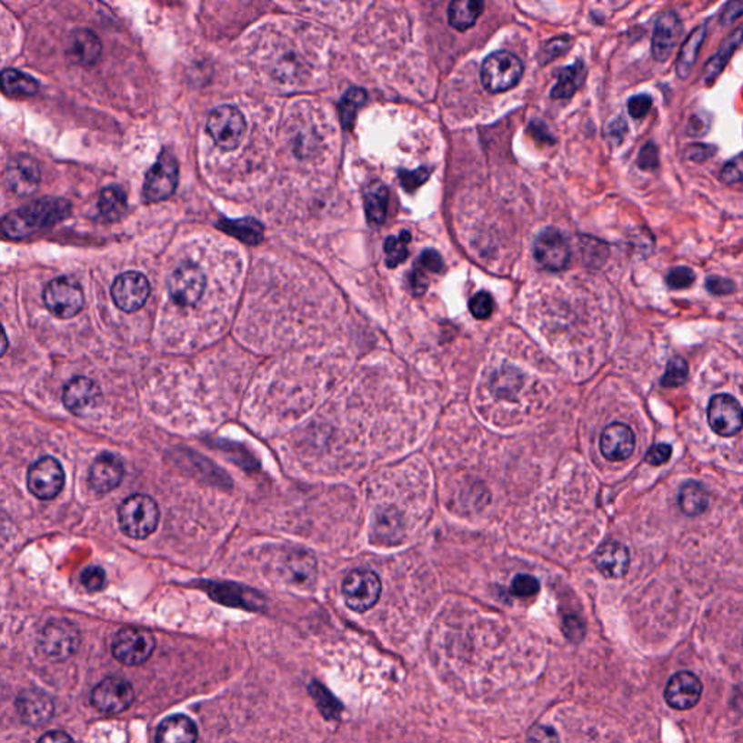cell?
<instances>
[{
    "mask_svg": "<svg viewBox=\"0 0 743 743\" xmlns=\"http://www.w3.org/2000/svg\"><path fill=\"white\" fill-rule=\"evenodd\" d=\"M366 99V90L362 89V87H350L343 95L340 104H338V112H340L341 126L345 130H352L356 123V115H357V112L362 108Z\"/></svg>",
    "mask_w": 743,
    "mask_h": 743,
    "instance_id": "cell-36",
    "label": "cell"
},
{
    "mask_svg": "<svg viewBox=\"0 0 743 743\" xmlns=\"http://www.w3.org/2000/svg\"><path fill=\"white\" fill-rule=\"evenodd\" d=\"M218 228L250 246L259 245L265 237L262 224L253 218L219 219Z\"/></svg>",
    "mask_w": 743,
    "mask_h": 743,
    "instance_id": "cell-29",
    "label": "cell"
},
{
    "mask_svg": "<svg viewBox=\"0 0 743 743\" xmlns=\"http://www.w3.org/2000/svg\"><path fill=\"white\" fill-rule=\"evenodd\" d=\"M530 133H532L533 136L537 138V140L540 138V140L547 141V143H552L553 141L552 136H550V134L546 130V126H543L542 123H539V121L532 123V126H530Z\"/></svg>",
    "mask_w": 743,
    "mask_h": 743,
    "instance_id": "cell-62",
    "label": "cell"
},
{
    "mask_svg": "<svg viewBox=\"0 0 743 743\" xmlns=\"http://www.w3.org/2000/svg\"><path fill=\"white\" fill-rule=\"evenodd\" d=\"M41 180L40 166L26 155L11 158L5 170V184L19 196H29L38 189Z\"/></svg>",
    "mask_w": 743,
    "mask_h": 743,
    "instance_id": "cell-17",
    "label": "cell"
},
{
    "mask_svg": "<svg viewBox=\"0 0 743 743\" xmlns=\"http://www.w3.org/2000/svg\"><path fill=\"white\" fill-rule=\"evenodd\" d=\"M711 115L706 111H697L688 116L686 124V134L691 138H701L710 131Z\"/></svg>",
    "mask_w": 743,
    "mask_h": 743,
    "instance_id": "cell-44",
    "label": "cell"
},
{
    "mask_svg": "<svg viewBox=\"0 0 743 743\" xmlns=\"http://www.w3.org/2000/svg\"><path fill=\"white\" fill-rule=\"evenodd\" d=\"M206 130L219 148L233 151L245 138L246 119L236 106L221 105L209 114Z\"/></svg>",
    "mask_w": 743,
    "mask_h": 743,
    "instance_id": "cell-6",
    "label": "cell"
},
{
    "mask_svg": "<svg viewBox=\"0 0 743 743\" xmlns=\"http://www.w3.org/2000/svg\"><path fill=\"white\" fill-rule=\"evenodd\" d=\"M411 241V234L408 231H401L397 237H388L385 240V263L389 269H396L398 265L406 262L408 257V243Z\"/></svg>",
    "mask_w": 743,
    "mask_h": 743,
    "instance_id": "cell-38",
    "label": "cell"
},
{
    "mask_svg": "<svg viewBox=\"0 0 743 743\" xmlns=\"http://www.w3.org/2000/svg\"><path fill=\"white\" fill-rule=\"evenodd\" d=\"M665 282L672 291H681L693 286L696 282V272L689 266H676L669 270Z\"/></svg>",
    "mask_w": 743,
    "mask_h": 743,
    "instance_id": "cell-42",
    "label": "cell"
},
{
    "mask_svg": "<svg viewBox=\"0 0 743 743\" xmlns=\"http://www.w3.org/2000/svg\"><path fill=\"white\" fill-rule=\"evenodd\" d=\"M708 421L713 433L722 437L737 436L743 428V408L735 397L718 394L711 397Z\"/></svg>",
    "mask_w": 743,
    "mask_h": 743,
    "instance_id": "cell-11",
    "label": "cell"
},
{
    "mask_svg": "<svg viewBox=\"0 0 743 743\" xmlns=\"http://www.w3.org/2000/svg\"><path fill=\"white\" fill-rule=\"evenodd\" d=\"M43 298L48 311L62 320L77 316L85 306L82 286L73 277L60 276L51 280L44 289Z\"/></svg>",
    "mask_w": 743,
    "mask_h": 743,
    "instance_id": "cell-5",
    "label": "cell"
},
{
    "mask_svg": "<svg viewBox=\"0 0 743 743\" xmlns=\"http://www.w3.org/2000/svg\"><path fill=\"white\" fill-rule=\"evenodd\" d=\"M682 31V21L676 11H665L658 16L652 34V57L655 62H668L678 45Z\"/></svg>",
    "mask_w": 743,
    "mask_h": 743,
    "instance_id": "cell-16",
    "label": "cell"
},
{
    "mask_svg": "<svg viewBox=\"0 0 743 743\" xmlns=\"http://www.w3.org/2000/svg\"><path fill=\"white\" fill-rule=\"evenodd\" d=\"M403 517L394 507L379 508L375 513L372 533L377 542L392 545L403 537Z\"/></svg>",
    "mask_w": 743,
    "mask_h": 743,
    "instance_id": "cell-28",
    "label": "cell"
},
{
    "mask_svg": "<svg viewBox=\"0 0 743 743\" xmlns=\"http://www.w3.org/2000/svg\"><path fill=\"white\" fill-rule=\"evenodd\" d=\"M123 477V460L114 453H101L90 467V488L94 489L96 494H108L121 484Z\"/></svg>",
    "mask_w": 743,
    "mask_h": 743,
    "instance_id": "cell-21",
    "label": "cell"
},
{
    "mask_svg": "<svg viewBox=\"0 0 743 743\" xmlns=\"http://www.w3.org/2000/svg\"><path fill=\"white\" fill-rule=\"evenodd\" d=\"M65 474L62 464L53 457H41L31 465L26 477L28 489L43 501L55 498L65 487Z\"/></svg>",
    "mask_w": 743,
    "mask_h": 743,
    "instance_id": "cell-9",
    "label": "cell"
},
{
    "mask_svg": "<svg viewBox=\"0 0 743 743\" xmlns=\"http://www.w3.org/2000/svg\"><path fill=\"white\" fill-rule=\"evenodd\" d=\"M151 287L147 277L140 272H126L116 277L112 285V299L124 313H136L143 308L150 296Z\"/></svg>",
    "mask_w": 743,
    "mask_h": 743,
    "instance_id": "cell-15",
    "label": "cell"
},
{
    "mask_svg": "<svg viewBox=\"0 0 743 743\" xmlns=\"http://www.w3.org/2000/svg\"><path fill=\"white\" fill-rule=\"evenodd\" d=\"M101 401V389L92 379L77 377L65 385L63 403L75 416H85L96 408Z\"/></svg>",
    "mask_w": 743,
    "mask_h": 743,
    "instance_id": "cell-19",
    "label": "cell"
},
{
    "mask_svg": "<svg viewBox=\"0 0 743 743\" xmlns=\"http://www.w3.org/2000/svg\"><path fill=\"white\" fill-rule=\"evenodd\" d=\"M564 630L565 635H567L569 639L574 640V642H579V640L584 638V633H586V628H584L582 621L579 620L578 617H575V616H567V617H565Z\"/></svg>",
    "mask_w": 743,
    "mask_h": 743,
    "instance_id": "cell-59",
    "label": "cell"
},
{
    "mask_svg": "<svg viewBox=\"0 0 743 743\" xmlns=\"http://www.w3.org/2000/svg\"><path fill=\"white\" fill-rule=\"evenodd\" d=\"M484 4L477 0H455L449 5V24L457 31H467L481 16Z\"/></svg>",
    "mask_w": 743,
    "mask_h": 743,
    "instance_id": "cell-32",
    "label": "cell"
},
{
    "mask_svg": "<svg viewBox=\"0 0 743 743\" xmlns=\"http://www.w3.org/2000/svg\"><path fill=\"white\" fill-rule=\"evenodd\" d=\"M679 508L688 517L700 516L708 510V496L700 482L687 481L679 489Z\"/></svg>",
    "mask_w": 743,
    "mask_h": 743,
    "instance_id": "cell-31",
    "label": "cell"
},
{
    "mask_svg": "<svg viewBox=\"0 0 743 743\" xmlns=\"http://www.w3.org/2000/svg\"><path fill=\"white\" fill-rule=\"evenodd\" d=\"M626 134H628V124L625 119L618 116L614 119L613 123L608 126L607 136L610 140L616 141V144H620L625 140Z\"/></svg>",
    "mask_w": 743,
    "mask_h": 743,
    "instance_id": "cell-60",
    "label": "cell"
},
{
    "mask_svg": "<svg viewBox=\"0 0 743 743\" xmlns=\"http://www.w3.org/2000/svg\"><path fill=\"white\" fill-rule=\"evenodd\" d=\"M706 289L716 296H725L737 291V285L733 280L722 276H708L706 279Z\"/></svg>",
    "mask_w": 743,
    "mask_h": 743,
    "instance_id": "cell-53",
    "label": "cell"
},
{
    "mask_svg": "<svg viewBox=\"0 0 743 743\" xmlns=\"http://www.w3.org/2000/svg\"><path fill=\"white\" fill-rule=\"evenodd\" d=\"M72 214V204L67 199L45 198L35 199L24 205L16 211H12L2 219V231L5 237L11 240H22L33 234L47 230Z\"/></svg>",
    "mask_w": 743,
    "mask_h": 743,
    "instance_id": "cell-1",
    "label": "cell"
},
{
    "mask_svg": "<svg viewBox=\"0 0 743 743\" xmlns=\"http://www.w3.org/2000/svg\"><path fill=\"white\" fill-rule=\"evenodd\" d=\"M571 44L572 40L569 36H559V38H555V40L550 41V43L546 45L545 50H543L545 62L553 60V58L557 57V55L567 53V51L571 48Z\"/></svg>",
    "mask_w": 743,
    "mask_h": 743,
    "instance_id": "cell-57",
    "label": "cell"
},
{
    "mask_svg": "<svg viewBox=\"0 0 743 743\" xmlns=\"http://www.w3.org/2000/svg\"><path fill=\"white\" fill-rule=\"evenodd\" d=\"M80 582L90 593H97L105 588L106 584V574L99 567H89L80 575Z\"/></svg>",
    "mask_w": 743,
    "mask_h": 743,
    "instance_id": "cell-49",
    "label": "cell"
},
{
    "mask_svg": "<svg viewBox=\"0 0 743 743\" xmlns=\"http://www.w3.org/2000/svg\"><path fill=\"white\" fill-rule=\"evenodd\" d=\"M743 44V24L733 29L729 35L726 36L720 47L711 55L710 60L706 63L703 68V80L706 86H711L716 82L718 75H722L726 65H729L730 58L737 53L738 48Z\"/></svg>",
    "mask_w": 743,
    "mask_h": 743,
    "instance_id": "cell-24",
    "label": "cell"
},
{
    "mask_svg": "<svg viewBox=\"0 0 743 743\" xmlns=\"http://www.w3.org/2000/svg\"><path fill=\"white\" fill-rule=\"evenodd\" d=\"M416 267L418 269L428 270L433 273L445 272V262H443L442 256L438 255L433 248H427L421 253L420 257L417 260Z\"/></svg>",
    "mask_w": 743,
    "mask_h": 743,
    "instance_id": "cell-52",
    "label": "cell"
},
{
    "mask_svg": "<svg viewBox=\"0 0 743 743\" xmlns=\"http://www.w3.org/2000/svg\"><path fill=\"white\" fill-rule=\"evenodd\" d=\"M309 693L316 700L324 718H330V720L340 718L341 704L336 700L335 696L326 687L321 686L320 682H313L309 686Z\"/></svg>",
    "mask_w": 743,
    "mask_h": 743,
    "instance_id": "cell-40",
    "label": "cell"
},
{
    "mask_svg": "<svg viewBox=\"0 0 743 743\" xmlns=\"http://www.w3.org/2000/svg\"><path fill=\"white\" fill-rule=\"evenodd\" d=\"M584 79H586V65L581 60L562 68L557 75V86L552 89L553 99H567V97L574 96Z\"/></svg>",
    "mask_w": 743,
    "mask_h": 743,
    "instance_id": "cell-34",
    "label": "cell"
},
{
    "mask_svg": "<svg viewBox=\"0 0 743 743\" xmlns=\"http://www.w3.org/2000/svg\"><path fill=\"white\" fill-rule=\"evenodd\" d=\"M155 636L141 628H123L112 642V654L121 664L134 667L144 664L155 650Z\"/></svg>",
    "mask_w": 743,
    "mask_h": 743,
    "instance_id": "cell-10",
    "label": "cell"
},
{
    "mask_svg": "<svg viewBox=\"0 0 743 743\" xmlns=\"http://www.w3.org/2000/svg\"><path fill=\"white\" fill-rule=\"evenodd\" d=\"M594 564L606 578H623L630 567V555L623 543L610 540L598 547Z\"/></svg>",
    "mask_w": 743,
    "mask_h": 743,
    "instance_id": "cell-23",
    "label": "cell"
},
{
    "mask_svg": "<svg viewBox=\"0 0 743 743\" xmlns=\"http://www.w3.org/2000/svg\"><path fill=\"white\" fill-rule=\"evenodd\" d=\"M118 520L124 535L131 539L144 540L156 532L160 510L151 497L136 494L119 507Z\"/></svg>",
    "mask_w": 743,
    "mask_h": 743,
    "instance_id": "cell-2",
    "label": "cell"
},
{
    "mask_svg": "<svg viewBox=\"0 0 743 743\" xmlns=\"http://www.w3.org/2000/svg\"><path fill=\"white\" fill-rule=\"evenodd\" d=\"M82 636L79 628L65 618L48 621L41 630L38 645L43 654L55 662H65L79 649Z\"/></svg>",
    "mask_w": 743,
    "mask_h": 743,
    "instance_id": "cell-3",
    "label": "cell"
},
{
    "mask_svg": "<svg viewBox=\"0 0 743 743\" xmlns=\"http://www.w3.org/2000/svg\"><path fill=\"white\" fill-rule=\"evenodd\" d=\"M654 99L648 94L635 95L628 101V115L633 119H643L649 114Z\"/></svg>",
    "mask_w": 743,
    "mask_h": 743,
    "instance_id": "cell-50",
    "label": "cell"
},
{
    "mask_svg": "<svg viewBox=\"0 0 743 743\" xmlns=\"http://www.w3.org/2000/svg\"><path fill=\"white\" fill-rule=\"evenodd\" d=\"M289 569H291L292 579L302 586L309 584L316 579V564L309 553L301 552L296 553L289 562Z\"/></svg>",
    "mask_w": 743,
    "mask_h": 743,
    "instance_id": "cell-39",
    "label": "cell"
},
{
    "mask_svg": "<svg viewBox=\"0 0 743 743\" xmlns=\"http://www.w3.org/2000/svg\"><path fill=\"white\" fill-rule=\"evenodd\" d=\"M703 694V684L693 672L681 671L672 676L665 687V701L676 710L696 708Z\"/></svg>",
    "mask_w": 743,
    "mask_h": 743,
    "instance_id": "cell-18",
    "label": "cell"
},
{
    "mask_svg": "<svg viewBox=\"0 0 743 743\" xmlns=\"http://www.w3.org/2000/svg\"><path fill=\"white\" fill-rule=\"evenodd\" d=\"M523 70V63L517 55L510 51H496L482 63V85L491 94L507 92L520 82Z\"/></svg>",
    "mask_w": 743,
    "mask_h": 743,
    "instance_id": "cell-4",
    "label": "cell"
},
{
    "mask_svg": "<svg viewBox=\"0 0 743 743\" xmlns=\"http://www.w3.org/2000/svg\"><path fill=\"white\" fill-rule=\"evenodd\" d=\"M36 743H75V740L70 735L62 732V730H53V732L43 735Z\"/></svg>",
    "mask_w": 743,
    "mask_h": 743,
    "instance_id": "cell-61",
    "label": "cell"
},
{
    "mask_svg": "<svg viewBox=\"0 0 743 743\" xmlns=\"http://www.w3.org/2000/svg\"><path fill=\"white\" fill-rule=\"evenodd\" d=\"M407 285H408V289L411 294L416 295V296H420V295L426 294V291L428 289V279L426 275H424L423 270L416 269L411 270V272L407 275Z\"/></svg>",
    "mask_w": 743,
    "mask_h": 743,
    "instance_id": "cell-56",
    "label": "cell"
},
{
    "mask_svg": "<svg viewBox=\"0 0 743 743\" xmlns=\"http://www.w3.org/2000/svg\"><path fill=\"white\" fill-rule=\"evenodd\" d=\"M687 377H688V365L682 357L676 356L667 365L661 384L664 388H677L686 384Z\"/></svg>",
    "mask_w": 743,
    "mask_h": 743,
    "instance_id": "cell-41",
    "label": "cell"
},
{
    "mask_svg": "<svg viewBox=\"0 0 743 743\" xmlns=\"http://www.w3.org/2000/svg\"><path fill=\"white\" fill-rule=\"evenodd\" d=\"M533 255L540 266L553 272H559L571 260V247L564 234L557 228L547 226L540 231L533 245Z\"/></svg>",
    "mask_w": 743,
    "mask_h": 743,
    "instance_id": "cell-13",
    "label": "cell"
},
{
    "mask_svg": "<svg viewBox=\"0 0 743 743\" xmlns=\"http://www.w3.org/2000/svg\"><path fill=\"white\" fill-rule=\"evenodd\" d=\"M718 179L725 185H735L743 182V153L726 163L718 173Z\"/></svg>",
    "mask_w": 743,
    "mask_h": 743,
    "instance_id": "cell-48",
    "label": "cell"
},
{
    "mask_svg": "<svg viewBox=\"0 0 743 743\" xmlns=\"http://www.w3.org/2000/svg\"><path fill=\"white\" fill-rule=\"evenodd\" d=\"M2 87L7 95H24L33 96L38 92V82L26 73L19 72L15 68H6L2 73Z\"/></svg>",
    "mask_w": 743,
    "mask_h": 743,
    "instance_id": "cell-37",
    "label": "cell"
},
{
    "mask_svg": "<svg viewBox=\"0 0 743 743\" xmlns=\"http://www.w3.org/2000/svg\"><path fill=\"white\" fill-rule=\"evenodd\" d=\"M539 591L540 582L532 575L518 574L517 577H514L513 582H511V593L514 596L521 597V598L536 596Z\"/></svg>",
    "mask_w": 743,
    "mask_h": 743,
    "instance_id": "cell-46",
    "label": "cell"
},
{
    "mask_svg": "<svg viewBox=\"0 0 743 743\" xmlns=\"http://www.w3.org/2000/svg\"><path fill=\"white\" fill-rule=\"evenodd\" d=\"M636 165H638V167L643 170V172H655V170L661 167L659 150H658L657 144H655L654 141H648V143L640 148Z\"/></svg>",
    "mask_w": 743,
    "mask_h": 743,
    "instance_id": "cell-45",
    "label": "cell"
},
{
    "mask_svg": "<svg viewBox=\"0 0 743 743\" xmlns=\"http://www.w3.org/2000/svg\"><path fill=\"white\" fill-rule=\"evenodd\" d=\"M636 437L628 424L611 423L600 437V450L610 462L628 459L635 452Z\"/></svg>",
    "mask_w": 743,
    "mask_h": 743,
    "instance_id": "cell-20",
    "label": "cell"
},
{
    "mask_svg": "<svg viewBox=\"0 0 743 743\" xmlns=\"http://www.w3.org/2000/svg\"><path fill=\"white\" fill-rule=\"evenodd\" d=\"M523 382H525V377L520 370L504 366L492 375V391L501 398L513 399L523 387Z\"/></svg>",
    "mask_w": 743,
    "mask_h": 743,
    "instance_id": "cell-35",
    "label": "cell"
},
{
    "mask_svg": "<svg viewBox=\"0 0 743 743\" xmlns=\"http://www.w3.org/2000/svg\"><path fill=\"white\" fill-rule=\"evenodd\" d=\"M718 147L711 144L693 143L687 146L684 156L687 160L693 163L708 162V158L715 157Z\"/></svg>",
    "mask_w": 743,
    "mask_h": 743,
    "instance_id": "cell-51",
    "label": "cell"
},
{
    "mask_svg": "<svg viewBox=\"0 0 743 743\" xmlns=\"http://www.w3.org/2000/svg\"><path fill=\"white\" fill-rule=\"evenodd\" d=\"M97 208H99L102 218L106 219L109 223L118 221L126 216V209H128L126 192L119 186L105 187L99 196Z\"/></svg>",
    "mask_w": 743,
    "mask_h": 743,
    "instance_id": "cell-33",
    "label": "cell"
},
{
    "mask_svg": "<svg viewBox=\"0 0 743 743\" xmlns=\"http://www.w3.org/2000/svg\"><path fill=\"white\" fill-rule=\"evenodd\" d=\"M179 182V165L169 150H163L157 162L148 170L144 182V198L147 202H160L170 198Z\"/></svg>",
    "mask_w": 743,
    "mask_h": 743,
    "instance_id": "cell-7",
    "label": "cell"
},
{
    "mask_svg": "<svg viewBox=\"0 0 743 743\" xmlns=\"http://www.w3.org/2000/svg\"><path fill=\"white\" fill-rule=\"evenodd\" d=\"M428 177H430V169L427 167H420L417 170H399L398 175L399 184L408 194H413L418 187L423 186Z\"/></svg>",
    "mask_w": 743,
    "mask_h": 743,
    "instance_id": "cell-43",
    "label": "cell"
},
{
    "mask_svg": "<svg viewBox=\"0 0 743 743\" xmlns=\"http://www.w3.org/2000/svg\"><path fill=\"white\" fill-rule=\"evenodd\" d=\"M469 311L477 320H488L494 311V301L487 292H477L469 301Z\"/></svg>",
    "mask_w": 743,
    "mask_h": 743,
    "instance_id": "cell-47",
    "label": "cell"
},
{
    "mask_svg": "<svg viewBox=\"0 0 743 743\" xmlns=\"http://www.w3.org/2000/svg\"><path fill=\"white\" fill-rule=\"evenodd\" d=\"M743 15V0H732L728 2L720 14V24L723 26L730 25L733 22L739 19Z\"/></svg>",
    "mask_w": 743,
    "mask_h": 743,
    "instance_id": "cell-58",
    "label": "cell"
},
{
    "mask_svg": "<svg viewBox=\"0 0 743 743\" xmlns=\"http://www.w3.org/2000/svg\"><path fill=\"white\" fill-rule=\"evenodd\" d=\"M672 457V447L671 445L668 443H658V445L652 446L649 450H648L647 459L648 464L652 465V467H661V465L667 464Z\"/></svg>",
    "mask_w": 743,
    "mask_h": 743,
    "instance_id": "cell-54",
    "label": "cell"
},
{
    "mask_svg": "<svg viewBox=\"0 0 743 743\" xmlns=\"http://www.w3.org/2000/svg\"><path fill=\"white\" fill-rule=\"evenodd\" d=\"M527 743H559V738L550 726L536 725L528 730Z\"/></svg>",
    "mask_w": 743,
    "mask_h": 743,
    "instance_id": "cell-55",
    "label": "cell"
},
{
    "mask_svg": "<svg viewBox=\"0 0 743 743\" xmlns=\"http://www.w3.org/2000/svg\"><path fill=\"white\" fill-rule=\"evenodd\" d=\"M198 728L184 715L170 716L158 726L156 743H196Z\"/></svg>",
    "mask_w": 743,
    "mask_h": 743,
    "instance_id": "cell-25",
    "label": "cell"
},
{
    "mask_svg": "<svg viewBox=\"0 0 743 743\" xmlns=\"http://www.w3.org/2000/svg\"><path fill=\"white\" fill-rule=\"evenodd\" d=\"M382 593L381 579L369 569H356L343 582V597L348 608L365 613L374 607Z\"/></svg>",
    "mask_w": 743,
    "mask_h": 743,
    "instance_id": "cell-8",
    "label": "cell"
},
{
    "mask_svg": "<svg viewBox=\"0 0 743 743\" xmlns=\"http://www.w3.org/2000/svg\"><path fill=\"white\" fill-rule=\"evenodd\" d=\"M706 36H708V24L703 22L700 25L696 26V28L688 34L686 41L682 43L676 62V72L677 75H678V79H688L689 75L693 73L697 57L700 55V50L701 47H703Z\"/></svg>",
    "mask_w": 743,
    "mask_h": 743,
    "instance_id": "cell-26",
    "label": "cell"
},
{
    "mask_svg": "<svg viewBox=\"0 0 743 743\" xmlns=\"http://www.w3.org/2000/svg\"><path fill=\"white\" fill-rule=\"evenodd\" d=\"M136 698L133 686L123 678L104 679L92 691V704L95 708L106 715H118L130 708Z\"/></svg>",
    "mask_w": 743,
    "mask_h": 743,
    "instance_id": "cell-14",
    "label": "cell"
},
{
    "mask_svg": "<svg viewBox=\"0 0 743 743\" xmlns=\"http://www.w3.org/2000/svg\"><path fill=\"white\" fill-rule=\"evenodd\" d=\"M389 192L382 182H372L365 192V211L372 226H382L388 212Z\"/></svg>",
    "mask_w": 743,
    "mask_h": 743,
    "instance_id": "cell-30",
    "label": "cell"
},
{
    "mask_svg": "<svg viewBox=\"0 0 743 743\" xmlns=\"http://www.w3.org/2000/svg\"><path fill=\"white\" fill-rule=\"evenodd\" d=\"M206 287L204 272L194 263H184L169 279V294L180 306H194L201 301Z\"/></svg>",
    "mask_w": 743,
    "mask_h": 743,
    "instance_id": "cell-12",
    "label": "cell"
},
{
    "mask_svg": "<svg viewBox=\"0 0 743 743\" xmlns=\"http://www.w3.org/2000/svg\"><path fill=\"white\" fill-rule=\"evenodd\" d=\"M102 53L101 40L89 29H77L70 35L68 55L73 62L82 65H92L99 60Z\"/></svg>",
    "mask_w": 743,
    "mask_h": 743,
    "instance_id": "cell-27",
    "label": "cell"
},
{
    "mask_svg": "<svg viewBox=\"0 0 743 743\" xmlns=\"http://www.w3.org/2000/svg\"><path fill=\"white\" fill-rule=\"evenodd\" d=\"M16 710L24 722L31 726H41L50 720L55 713V704L41 689L28 688L19 693Z\"/></svg>",
    "mask_w": 743,
    "mask_h": 743,
    "instance_id": "cell-22",
    "label": "cell"
}]
</instances>
